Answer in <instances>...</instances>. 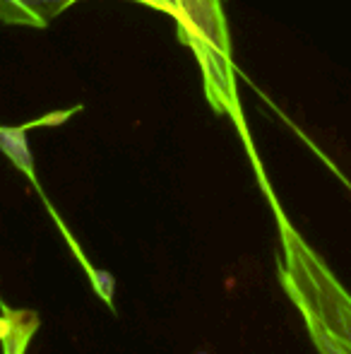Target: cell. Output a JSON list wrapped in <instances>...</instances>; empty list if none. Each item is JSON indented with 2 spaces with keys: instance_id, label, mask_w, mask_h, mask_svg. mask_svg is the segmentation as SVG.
Wrapping results in <instances>:
<instances>
[{
  "instance_id": "1",
  "label": "cell",
  "mask_w": 351,
  "mask_h": 354,
  "mask_svg": "<svg viewBox=\"0 0 351 354\" xmlns=\"http://www.w3.org/2000/svg\"><path fill=\"white\" fill-rule=\"evenodd\" d=\"M147 8L176 19L178 37L192 48L205 75L212 102H231V51L226 22L214 19L200 0H145Z\"/></svg>"
},
{
  "instance_id": "2",
  "label": "cell",
  "mask_w": 351,
  "mask_h": 354,
  "mask_svg": "<svg viewBox=\"0 0 351 354\" xmlns=\"http://www.w3.org/2000/svg\"><path fill=\"white\" fill-rule=\"evenodd\" d=\"M77 3L82 0H0V22L41 29ZM130 3L145 5V0H130Z\"/></svg>"
},
{
  "instance_id": "3",
  "label": "cell",
  "mask_w": 351,
  "mask_h": 354,
  "mask_svg": "<svg viewBox=\"0 0 351 354\" xmlns=\"http://www.w3.org/2000/svg\"><path fill=\"white\" fill-rule=\"evenodd\" d=\"M200 5H202V8H205L207 12H210L214 19H219V22H226L224 10H221V0H200Z\"/></svg>"
}]
</instances>
